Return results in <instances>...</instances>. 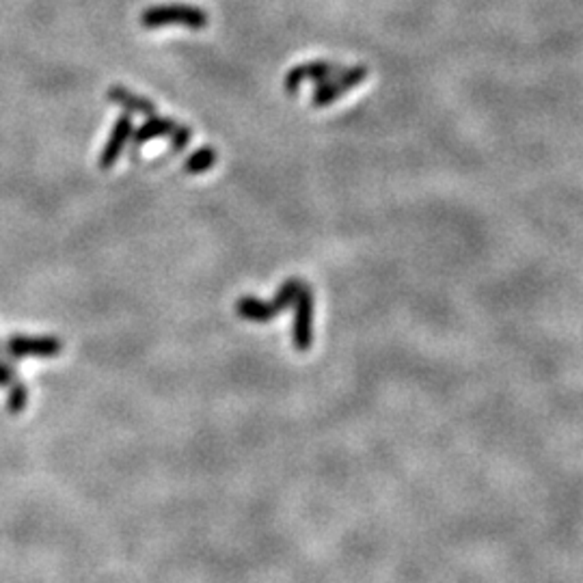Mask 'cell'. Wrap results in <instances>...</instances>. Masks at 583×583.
I'll return each mask as SVG.
<instances>
[{"label": "cell", "mask_w": 583, "mask_h": 583, "mask_svg": "<svg viewBox=\"0 0 583 583\" xmlns=\"http://www.w3.org/2000/svg\"><path fill=\"white\" fill-rule=\"evenodd\" d=\"M154 138H171L173 152H184L186 146L193 138V132L184 126V123H178L173 120H167V117H147V121L143 126H138L137 130L132 132V143L134 147H143L146 143L154 141Z\"/></svg>", "instance_id": "obj_2"}, {"label": "cell", "mask_w": 583, "mask_h": 583, "mask_svg": "<svg viewBox=\"0 0 583 583\" xmlns=\"http://www.w3.org/2000/svg\"><path fill=\"white\" fill-rule=\"evenodd\" d=\"M0 353H3V344H0Z\"/></svg>", "instance_id": "obj_14"}, {"label": "cell", "mask_w": 583, "mask_h": 583, "mask_svg": "<svg viewBox=\"0 0 583 583\" xmlns=\"http://www.w3.org/2000/svg\"><path fill=\"white\" fill-rule=\"evenodd\" d=\"M342 70L344 65L327 63V61H309V63L296 65L292 67L290 74L286 76V91L290 93V96H294V93L298 91V87H301L305 80L324 82L333 79V76H337Z\"/></svg>", "instance_id": "obj_6"}, {"label": "cell", "mask_w": 583, "mask_h": 583, "mask_svg": "<svg viewBox=\"0 0 583 583\" xmlns=\"http://www.w3.org/2000/svg\"><path fill=\"white\" fill-rule=\"evenodd\" d=\"M9 396H7V411L12 412V415H20L24 409H27V402H29V391H27V385H24V380H15V383L9 387Z\"/></svg>", "instance_id": "obj_12"}, {"label": "cell", "mask_w": 583, "mask_h": 583, "mask_svg": "<svg viewBox=\"0 0 583 583\" xmlns=\"http://www.w3.org/2000/svg\"><path fill=\"white\" fill-rule=\"evenodd\" d=\"M236 312L242 320H249V322H271L279 313L275 303L260 301L255 296H240L236 303Z\"/></svg>", "instance_id": "obj_8"}, {"label": "cell", "mask_w": 583, "mask_h": 583, "mask_svg": "<svg viewBox=\"0 0 583 583\" xmlns=\"http://www.w3.org/2000/svg\"><path fill=\"white\" fill-rule=\"evenodd\" d=\"M216 164V149L214 147H201L195 154H190L184 162V173L199 175L210 171Z\"/></svg>", "instance_id": "obj_10"}, {"label": "cell", "mask_w": 583, "mask_h": 583, "mask_svg": "<svg viewBox=\"0 0 583 583\" xmlns=\"http://www.w3.org/2000/svg\"><path fill=\"white\" fill-rule=\"evenodd\" d=\"M108 100L115 102V104H120L123 111H128L130 115H132V112H137V115L152 117L154 112H156V106H154V102H149L147 97L137 96V93L126 89V87H112V89L108 91Z\"/></svg>", "instance_id": "obj_9"}, {"label": "cell", "mask_w": 583, "mask_h": 583, "mask_svg": "<svg viewBox=\"0 0 583 583\" xmlns=\"http://www.w3.org/2000/svg\"><path fill=\"white\" fill-rule=\"evenodd\" d=\"M301 286H303L301 279H287V281L283 283L281 287H279L275 298H272L277 312H286L287 307L294 305V301H296V294H298V290H301Z\"/></svg>", "instance_id": "obj_11"}, {"label": "cell", "mask_w": 583, "mask_h": 583, "mask_svg": "<svg viewBox=\"0 0 583 583\" xmlns=\"http://www.w3.org/2000/svg\"><path fill=\"white\" fill-rule=\"evenodd\" d=\"M134 132V123H132V115L130 112H123L120 120L115 121L112 126L111 137L106 138L104 149L100 154V169H112L117 164V160L126 149V143L132 138Z\"/></svg>", "instance_id": "obj_7"}, {"label": "cell", "mask_w": 583, "mask_h": 583, "mask_svg": "<svg viewBox=\"0 0 583 583\" xmlns=\"http://www.w3.org/2000/svg\"><path fill=\"white\" fill-rule=\"evenodd\" d=\"M294 324L292 342L298 353H307L313 344V294L309 286L303 283L294 301Z\"/></svg>", "instance_id": "obj_4"}, {"label": "cell", "mask_w": 583, "mask_h": 583, "mask_svg": "<svg viewBox=\"0 0 583 583\" xmlns=\"http://www.w3.org/2000/svg\"><path fill=\"white\" fill-rule=\"evenodd\" d=\"M365 79H368V70L365 67H344L337 76L333 79L318 82V87L312 93V104L316 108H324L333 102H337L339 97L346 96L350 89L361 85Z\"/></svg>", "instance_id": "obj_3"}, {"label": "cell", "mask_w": 583, "mask_h": 583, "mask_svg": "<svg viewBox=\"0 0 583 583\" xmlns=\"http://www.w3.org/2000/svg\"><path fill=\"white\" fill-rule=\"evenodd\" d=\"M63 350V342L56 337H27V335H12L3 344V353H7L12 359H27V357H59Z\"/></svg>", "instance_id": "obj_5"}, {"label": "cell", "mask_w": 583, "mask_h": 583, "mask_svg": "<svg viewBox=\"0 0 583 583\" xmlns=\"http://www.w3.org/2000/svg\"><path fill=\"white\" fill-rule=\"evenodd\" d=\"M15 380H18V374H15L12 361L0 359V389H9Z\"/></svg>", "instance_id": "obj_13"}, {"label": "cell", "mask_w": 583, "mask_h": 583, "mask_svg": "<svg viewBox=\"0 0 583 583\" xmlns=\"http://www.w3.org/2000/svg\"><path fill=\"white\" fill-rule=\"evenodd\" d=\"M141 27L156 30L167 27H184L190 30H201L208 27V13L201 7L186 3L154 4L141 13Z\"/></svg>", "instance_id": "obj_1"}]
</instances>
